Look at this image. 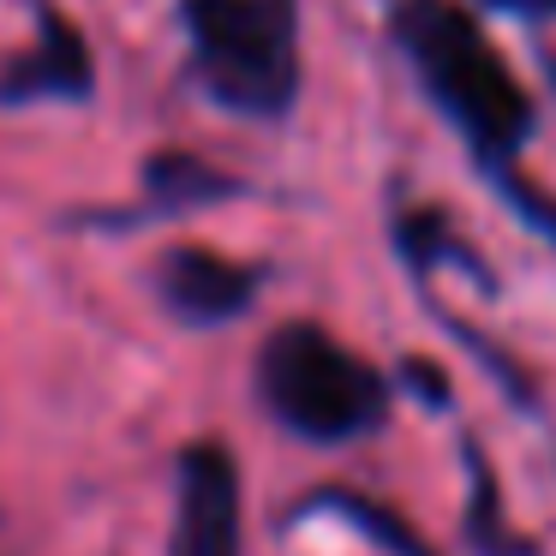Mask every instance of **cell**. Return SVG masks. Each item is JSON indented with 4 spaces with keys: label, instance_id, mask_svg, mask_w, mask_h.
Segmentation results:
<instances>
[{
    "label": "cell",
    "instance_id": "obj_9",
    "mask_svg": "<svg viewBox=\"0 0 556 556\" xmlns=\"http://www.w3.org/2000/svg\"><path fill=\"white\" fill-rule=\"evenodd\" d=\"M544 85L556 90V49H544Z\"/></svg>",
    "mask_w": 556,
    "mask_h": 556
},
{
    "label": "cell",
    "instance_id": "obj_5",
    "mask_svg": "<svg viewBox=\"0 0 556 556\" xmlns=\"http://www.w3.org/2000/svg\"><path fill=\"white\" fill-rule=\"evenodd\" d=\"M162 288L198 324H222V317H240L245 300H252V276L240 264H228L222 252H204V245H186V252L168 257L162 269Z\"/></svg>",
    "mask_w": 556,
    "mask_h": 556
},
{
    "label": "cell",
    "instance_id": "obj_4",
    "mask_svg": "<svg viewBox=\"0 0 556 556\" xmlns=\"http://www.w3.org/2000/svg\"><path fill=\"white\" fill-rule=\"evenodd\" d=\"M168 556H240V472L222 443L186 448Z\"/></svg>",
    "mask_w": 556,
    "mask_h": 556
},
{
    "label": "cell",
    "instance_id": "obj_7",
    "mask_svg": "<svg viewBox=\"0 0 556 556\" xmlns=\"http://www.w3.org/2000/svg\"><path fill=\"white\" fill-rule=\"evenodd\" d=\"M496 192H503V204L515 210L520 222H527L532 233H544V245L556 252V198L551 192H539V186L527 180V174H496Z\"/></svg>",
    "mask_w": 556,
    "mask_h": 556
},
{
    "label": "cell",
    "instance_id": "obj_6",
    "mask_svg": "<svg viewBox=\"0 0 556 556\" xmlns=\"http://www.w3.org/2000/svg\"><path fill=\"white\" fill-rule=\"evenodd\" d=\"M90 90V54L66 18L42 13V42L18 54L0 78V97H85Z\"/></svg>",
    "mask_w": 556,
    "mask_h": 556
},
{
    "label": "cell",
    "instance_id": "obj_3",
    "mask_svg": "<svg viewBox=\"0 0 556 556\" xmlns=\"http://www.w3.org/2000/svg\"><path fill=\"white\" fill-rule=\"evenodd\" d=\"M257 389L269 413L305 443H353L389 413L383 377L317 324H288L269 336L257 359Z\"/></svg>",
    "mask_w": 556,
    "mask_h": 556
},
{
    "label": "cell",
    "instance_id": "obj_8",
    "mask_svg": "<svg viewBox=\"0 0 556 556\" xmlns=\"http://www.w3.org/2000/svg\"><path fill=\"white\" fill-rule=\"evenodd\" d=\"M484 13H503V18H520V25L544 30L556 25V0H479Z\"/></svg>",
    "mask_w": 556,
    "mask_h": 556
},
{
    "label": "cell",
    "instance_id": "obj_2",
    "mask_svg": "<svg viewBox=\"0 0 556 556\" xmlns=\"http://www.w3.org/2000/svg\"><path fill=\"white\" fill-rule=\"evenodd\" d=\"M204 90L245 121H281L300 102V0H186Z\"/></svg>",
    "mask_w": 556,
    "mask_h": 556
},
{
    "label": "cell",
    "instance_id": "obj_1",
    "mask_svg": "<svg viewBox=\"0 0 556 556\" xmlns=\"http://www.w3.org/2000/svg\"><path fill=\"white\" fill-rule=\"evenodd\" d=\"M389 37L484 180L515 174L520 150L539 132V109L467 0H389Z\"/></svg>",
    "mask_w": 556,
    "mask_h": 556
}]
</instances>
